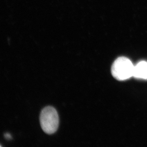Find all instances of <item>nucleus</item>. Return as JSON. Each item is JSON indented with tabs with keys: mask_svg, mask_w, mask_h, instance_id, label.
I'll use <instances>...</instances> for the list:
<instances>
[{
	"mask_svg": "<svg viewBox=\"0 0 147 147\" xmlns=\"http://www.w3.org/2000/svg\"><path fill=\"white\" fill-rule=\"evenodd\" d=\"M41 126L45 133L52 134L56 132L59 128V117L56 109L46 107L42 110L40 116Z\"/></svg>",
	"mask_w": 147,
	"mask_h": 147,
	"instance_id": "nucleus-1",
	"label": "nucleus"
},
{
	"mask_svg": "<svg viewBox=\"0 0 147 147\" xmlns=\"http://www.w3.org/2000/svg\"><path fill=\"white\" fill-rule=\"evenodd\" d=\"M134 67L129 59L126 57H119L113 63L111 72L116 79L124 81L133 76Z\"/></svg>",
	"mask_w": 147,
	"mask_h": 147,
	"instance_id": "nucleus-2",
	"label": "nucleus"
},
{
	"mask_svg": "<svg viewBox=\"0 0 147 147\" xmlns=\"http://www.w3.org/2000/svg\"><path fill=\"white\" fill-rule=\"evenodd\" d=\"M133 76L142 79H147V62L140 61L134 67Z\"/></svg>",
	"mask_w": 147,
	"mask_h": 147,
	"instance_id": "nucleus-3",
	"label": "nucleus"
},
{
	"mask_svg": "<svg viewBox=\"0 0 147 147\" xmlns=\"http://www.w3.org/2000/svg\"><path fill=\"white\" fill-rule=\"evenodd\" d=\"M4 137L7 140H11L12 136L9 133H6L4 134Z\"/></svg>",
	"mask_w": 147,
	"mask_h": 147,
	"instance_id": "nucleus-4",
	"label": "nucleus"
},
{
	"mask_svg": "<svg viewBox=\"0 0 147 147\" xmlns=\"http://www.w3.org/2000/svg\"><path fill=\"white\" fill-rule=\"evenodd\" d=\"M1 145H0V147H1Z\"/></svg>",
	"mask_w": 147,
	"mask_h": 147,
	"instance_id": "nucleus-5",
	"label": "nucleus"
}]
</instances>
